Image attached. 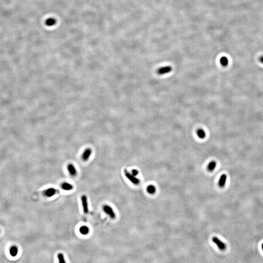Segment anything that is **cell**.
<instances>
[{"label": "cell", "instance_id": "obj_1", "mask_svg": "<svg viewBox=\"0 0 263 263\" xmlns=\"http://www.w3.org/2000/svg\"><path fill=\"white\" fill-rule=\"evenodd\" d=\"M103 211L111 219H115L116 218V214L113 208L109 205H104L102 207Z\"/></svg>", "mask_w": 263, "mask_h": 263}, {"label": "cell", "instance_id": "obj_2", "mask_svg": "<svg viewBox=\"0 0 263 263\" xmlns=\"http://www.w3.org/2000/svg\"><path fill=\"white\" fill-rule=\"evenodd\" d=\"M81 206L82 208L83 211L85 214H88L89 211V203L88 198L86 195H83L81 197Z\"/></svg>", "mask_w": 263, "mask_h": 263}, {"label": "cell", "instance_id": "obj_3", "mask_svg": "<svg viewBox=\"0 0 263 263\" xmlns=\"http://www.w3.org/2000/svg\"><path fill=\"white\" fill-rule=\"evenodd\" d=\"M124 173L125 176L132 183H133L135 185H138L140 183V180L139 179L136 178L135 176L130 174L127 170H125L124 171Z\"/></svg>", "mask_w": 263, "mask_h": 263}, {"label": "cell", "instance_id": "obj_4", "mask_svg": "<svg viewBox=\"0 0 263 263\" xmlns=\"http://www.w3.org/2000/svg\"><path fill=\"white\" fill-rule=\"evenodd\" d=\"M212 241L216 245L218 248L221 251H224L226 249V245L224 243H223L221 240L218 239L217 237H213L212 238Z\"/></svg>", "mask_w": 263, "mask_h": 263}, {"label": "cell", "instance_id": "obj_5", "mask_svg": "<svg viewBox=\"0 0 263 263\" xmlns=\"http://www.w3.org/2000/svg\"><path fill=\"white\" fill-rule=\"evenodd\" d=\"M57 192L58 190L55 188H49L44 190L43 191L42 193L44 196L48 198H50L55 195Z\"/></svg>", "mask_w": 263, "mask_h": 263}, {"label": "cell", "instance_id": "obj_6", "mask_svg": "<svg viewBox=\"0 0 263 263\" xmlns=\"http://www.w3.org/2000/svg\"><path fill=\"white\" fill-rule=\"evenodd\" d=\"M92 149L90 148H87L85 149L81 155V159L82 161L84 162L88 161L92 154Z\"/></svg>", "mask_w": 263, "mask_h": 263}, {"label": "cell", "instance_id": "obj_7", "mask_svg": "<svg viewBox=\"0 0 263 263\" xmlns=\"http://www.w3.org/2000/svg\"><path fill=\"white\" fill-rule=\"evenodd\" d=\"M67 170L71 176L75 177L77 176L78 174V171L75 165L73 163H69L67 165Z\"/></svg>", "mask_w": 263, "mask_h": 263}, {"label": "cell", "instance_id": "obj_8", "mask_svg": "<svg viewBox=\"0 0 263 263\" xmlns=\"http://www.w3.org/2000/svg\"><path fill=\"white\" fill-rule=\"evenodd\" d=\"M172 70V68L170 66H166L164 67H162L157 69V73L160 75H165L166 74H168L170 72H171Z\"/></svg>", "mask_w": 263, "mask_h": 263}, {"label": "cell", "instance_id": "obj_9", "mask_svg": "<svg viewBox=\"0 0 263 263\" xmlns=\"http://www.w3.org/2000/svg\"><path fill=\"white\" fill-rule=\"evenodd\" d=\"M61 188L62 190L65 191H71L73 190L74 186L72 184L67 182H62L61 185Z\"/></svg>", "mask_w": 263, "mask_h": 263}, {"label": "cell", "instance_id": "obj_10", "mask_svg": "<svg viewBox=\"0 0 263 263\" xmlns=\"http://www.w3.org/2000/svg\"><path fill=\"white\" fill-rule=\"evenodd\" d=\"M80 233L82 235H87L89 232V228L87 226L83 225L81 226L79 229Z\"/></svg>", "mask_w": 263, "mask_h": 263}, {"label": "cell", "instance_id": "obj_11", "mask_svg": "<svg viewBox=\"0 0 263 263\" xmlns=\"http://www.w3.org/2000/svg\"><path fill=\"white\" fill-rule=\"evenodd\" d=\"M227 180V175L225 174H222L220 178L218 185L221 188H223L225 186L226 182Z\"/></svg>", "mask_w": 263, "mask_h": 263}, {"label": "cell", "instance_id": "obj_12", "mask_svg": "<svg viewBox=\"0 0 263 263\" xmlns=\"http://www.w3.org/2000/svg\"><path fill=\"white\" fill-rule=\"evenodd\" d=\"M56 23V20L55 18H49L46 20L45 24L48 26H52L55 25Z\"/></svg>", "mask_w": 263, "mask_h": 263}, {"label": "cell", "instance_id": "obj_13", "mask_svg": "<svg viewBox=\"0 0 263 263\" xmlns=\"http://www.w3.org/2000/svg\"><path fill=\"white\" fill-rule=\"evenodd\" d=\"M10 255H11L12 256H13V257H15V256H16L17 255V254H18V248H17L16 246H12V247H11L10 248Z\"/></svg>", "mask_w": 263, "mask_h": 263}, {"label": "cell", "instance_id": "obj_14", "mask_svg": "<svg viewBox=\"0 0 263 263\" xmlns=\"http://www.w3.org/2000/svg\"><path fill=\"white\" fill-rule=\"evenodd\" d=\"M220 62L222 65L226 67L229 64V60L226 57H222L220 60Z\"/></svg>", "mask_w": 263, "mask_h": 263}, {"label": "cell", "instance_id": "obj_15", "mask_svg": "<svg viewBox=\"0 0 263 263\" xmlns=\"http://www.w3.org/2000/svg\"><path fill=\"white\" fill-rule=\"evenodd\" d=\"M196 133H197V136L200 138L203 139L206 136V133H205V132L204 131L203 129H198Z\"/></svg>", "mask_w": 263, "mask_h": 263}, {"label": "cell", "instance_id": "obj_16", "mask_svg": "<svg viewBox=\"0 0 263 263\" xmlns=\"http://www.w3.org/2000/svg\"><path fill=\"white\" fill-rule=\"evenodd\" d=\"M216 166V162L214 161H212L208 165V170L211 172L215 168Z\"/></svg>", "mask_w": 263, "mask_h": 263}, {"label": "cell", "instance_id": "obj_17", "mask_svg": "<svg viewBox=\"0 0 263 263\" xmlns=\"http://www.w3.org/2000/svg\"><path fill=\"white\" fill-rule=\"evenodd\" d=\"M147 191L150 194H154L156 192V188L153 185H149L147 187Z\"/></svg>", "mask_w": 263, "mask_h": 263}, {"label": "cell", "instance_id": "obj_18", "mask_svg": "<svg viewBox=\"0 0 263 263\" xmlns=\"http://www.w3.org/2000/svg\"><path fill=\"white\" fill-rule=\"evenodd\" d=\"M58 259H59V263H66L64 257L63 255V254L61 253H60L58 254Z\"/></svg>", "mask_w": 263, "mask_h": 263}, {"label": "cell", "instance_id": "obj_19", "mask_svg": "<svg viewBox=\"0 0 263 263\" xmlns=\"http://www.w3.org/2000/svg\"><path fill=\"white\" fill-rule=\"evenodd\" d=\"M132 174H133V175L135 176H136V175H137L138 174V173H139V172H138V171L135 169L133 170L132 171Z\"/></svg>", "mask_w": 263, "mask_h": 263}, {"label": "cell", "instance_id": "obj_20", "mask_svg": "<svg viewBox=\"0 0 263 263\" xmlns=\"http://www.w3.org/2000/svg\"><path fill=\"white\" fill-rule=\"evenodd\" d=\"M259 60L260 62L263 64V56H261L259 58Z\"/></svg>", "mask_w": 263, "mask_h": 263}, {"label": "cell", "instance_id": "obj_21", "mask_svg": "<svg viewBox=\"0 0 263 263\" xmlns=\"http://www.w3.org/2000/svg\"><path fill=\"white\" fill-rule=\"evenodd\" d=\"M261 247H262V250H263V243H262V245H261Z\"/></svg>", "mask_w": 263, "mask_h": 263}, {"label": "cell", "instance_id": "obj_22", "mask_svg": "<svg viewBox=\"0 0 263 263\" xmlns=\"http://www.w3.org/2000/svg\"><path fill=\"white\" fill-rule=\"evenodd\" d=\"M0 232H1V230H0Z\"/></svg>", "mask_w": 263, "mask_h": 263}]
</instances>
